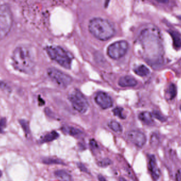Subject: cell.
Segmentation results:
<instances>
[{
  "label": "cell",
  "mask_w": 181,
  "mask_h": 181,
  "mask_svg": "<svg viewBox=\"0 0 181 181\" xmlns=\"http://www.w3.org/2000/svg\"><path fill=\"white\" fill-rule=\"evenodd\" d=\"M58 137H59V134L56 131H53L46 135L41 140V142L42 143L51 142L54 140L56 139Z\"/></svg>",
  "instance_id": "cell-17"
},
{
  "label": "cell",
  "mask_w": 181,
  "mask_h": 181,
  "mask_svg": "<svg viewBox=\"0 0 181 181\" xmlns=\"http://www.w3.org/2000/svg\"><path fill=\"white\" fill-rule=\"evenodd\" d=\"M62 130L64 133L69 134L72 136L79 137L83 134L82 131L74 127H64L62 128Z\"/></svg>",
  "instance_id": "cell-15"
},
{
  "label": "cell",
  "mask_w": 181,
  "mask_h": 181,
  "mask_svg": "<svg viewBox=\"0 0 181 181\" xmlns=\"http://www.w3.org/2000/svg\"><path fill=\"white\" fill-rule=\"evenodd\" d=\"M0 89H3L4 91H8L9 89V87L5 83L3 82L2 81H0Z\"/></svg>",
  "instance_id": "cell-27"
},
{
  "label": "cell",
  "mask_w": 181,
  "mask_h": 181,
  "mask_svg": "<svg viewBox=\"0 0 181 181\" xmlns=\"http://www.w3.org/2000/svg\"><path fill=\"white\" fill-rule=\"evenodd\" d=\"M47 74L54 82L60 87H66L72 82V79L70 76L55 68H49Z\"/></svg>",
  "instance_id": "cell-5"
},
{
  "label": "cell",
  "mask_w": 181,
  "mask_h": 181,
  "mask_svg": "<svg viewBox=\"0 0 181 181\" xmlns=\"http://www.w3.org/2000/svg\"><path fill=\"white\" fill-rule=\"evenodd\" d=\"M152 113L148 112H143L139 114V119L144 124L150 125L154 123Z\"/></svg>",
  "instance_id": "cell-14"
},
{
  "label": "cell",
  "mask_w": 181,
  "mask_h": 181,
  "mask_svg": "<svg viewBox=\"0 0 181 181\" xmlns=\"http://www.w3.org/2000/svg\"><path fill=\"white\" fill-rule=\"evenodd\" d=\"M148 168L153 180L157 181L160 176V171L154 155H151L148 157Z\"/></svg>",
  "instance_id": "cell-10"
},
{
  "label": "cell",
  "mask_w": 181,
  "mask_h": 181,
  "mask_svg": "<svg viewBox=\"0 0 181 181\" xmlns=\"http://www.w3.org/2000/svg\"><path fill=\"white\" fill-rule=\"evenodd\" d=\"M113 112L115 116H117L120 119H124L125 118V117L124 116V115L123 114V109L122 108H120V107H117V108H114V109L113 110Z\"/></svg>",
  "instance_id": "cell-23"
},
{
  "label": "cell",
  "mask_w": 181,
  "mask_h": 181,
  "mask_svg": "<svg viewBox=\"0 0 181 181\" xmlns=\"http://www.w3.org/2000/svg\"><path fill=\"white\" fill-rule=\"evenodd\" d=\"M128 49V44L127 41L120 40L110 44L107 49V54L113 59H118L127 53Z\"/></svg>",
  "instance_id": "cell-6"
},
{
  "label": "cell",
  "mask_w": 181,
  "mask_h": 181,
  "mask_svg": "<svg viewBox=\"0 0 181 181\" xmlns=\"http://www.w3.org/2000/svg\"><path fill=\"white\" fill-rule=\"evenodd\" d=\"M169 33L173 39L174 47L176 49H179L181 47V37L178 32L169 31Z\"/></svg>",
  "instance_id": "cell-13"
},
{
  "label": "cell",
  "mask_w": 181,
  "mask_h": 181,
  "mask_svg": "<svg viewBox=\"0 0 181 181\" xmlns=\"http://www.w3.org/2000/svg\"><path fill=\"white\" fill-rule=\"evenodd\" d=\"M178 18H179V19H181V16H178Z\"/></svg>",
  "instance_id": "cell-34"
},
{
  "label": "cell",
  "mask_w": 181,
  "mask_h": 181,
  "mask_svg": "<svg viewBox=\"0 0 181 181\" xmlns=\"http://www.w3.org/2000/svg\"><path fill=\"white\" fill-rule=\"evenodd\" d=\"M2 176V172L0 171V177Z\"/></svg>",
  "instance_id": "cell-33"
},
{
  "label": "cell",
  "mask_w": 181,
  "mask_h": 181,
  "mask_svg": "<svg viewBox=\"0 0 181 181\" xmlns=\"http://www.w3.org/2000/svg\"><path fill=\"white\" fill-rule=\"evenodd\" d=\"M12 16L6 6L0 7V37L9 31L12 25Z\"/></svg>",
  "instance_id": "cell-4"
},
{
  "label": "cell",
  "mask_w": 181,
  "mask_h": 181,
  "mask_svg": "<svg viewBox=\"0 0 181 181\" xmlns=\"http://www.w3.org/2000/svg\"><path fill=\"white\" fill-rule=\"evenodd\" d=\"M95 101L103 109L111 108L113 103L111 97L103 92H99L95 95Z\"/></svg>",
  "instance_id": "cell-9"
},
{
  "label": "cell",
  "mask_w": 181,
  "mask_h": 181,
  "mask_svg": "<svg viewBox=\"0 0 181 181\" xmlns=\"http://www.w3.org/2000/svg\"><path fill=\"white\" fill-rule=\"evenodd\" d=\"M112 163V162L111 161V159L108 158H105L98 161V162H97V165L100 167H106L108 166L111 165Z\"/></svg>",
  "instance_id": "cell-20"
},
{
  "label": "cell",
  "mask_w": 181,
  "mask_h": 181,
  "mask_svg": "<svg viewBox=\"0 0 181 181\" xmlns=\"http://www.w3.org/2000/svg\"><path fill=\"white\" fill-rule=\"evenodd\" d=\"M77 166L78 168H79V170L81 171L84 172V173H89V171L87 168H86L85 166L82 163H77Z\"/></svg>",
  "instance_id": "cell-25"
},
{
  "label": "cell",
  "mask_w": 181,
  "mask_h": 181,
  "mask_svg": "<svg viewBox=\"0 0 181 181\" xmlns=\"http://www.w3.org/2000/svg\"><path fill=\"white\" fill-rule=\"evenodd\" d=\"M127 138L131 143L138 147L141 148L146 142V137L144 133L138 130H132L127 133Z\"/></svg>",
  "instance_id": "cell-8"
},
{
  "label": "cell",
  "mask_w": 181,
  "mask_h": 181,
  "mask_svg": "<svg viewBox=\"0 0 181 181\" xmlns=\"http://www.w3.org/2000/svg\"><path fill=\"white\" fill-rule=\"evenodd\" d=\"M119 181H127L125 178H122V177H120V178H119Z\"/></svg>",
  "instance_id": "cell-31"
},
{
  "label": "cell",
  "mask_w": 181,
  "mask_h": 181,
  "mask_svg": "<svg viewBox=\"0 0 181 181\" xmlns=\"http://www.w3.org/2000/svg\"><path fill=\"white\" fill-rule=\"evenodd\" d=\"M55 176L60 181H73L72 176L64 170H57L54 173Z\"/></svg>",
  "instance_id": "cell-12"
},
{
  "label": "cell",
  "mask_w": 181,
  "mask_h": 181,
  "mask_svg": "<svg viewBox=\"0 0 181 181\" xmlns=\"http://www.w3.org/2000/svg\"><path fill=\"white\" fill-rule=\"evenodd\" d=\"M89 146L92 148V149H96L98 148V145L94 139L90 140Z\"/></svg>",
  "instance_id": "cell-26"
},
{
  "label": "cell",
  "mask_w": 181,
  "mask_h": 181,
  "mask_svg": "<svg viewBox=\"0 0 181 181\" xmlns=\"http://www.w3.org/2000/svg\"><path fill=\"white\" fill-rule=\"evenodd\" d=\"M134 72L137 75L140 76H146L150 73L149 69L146 66L143 65L137 67L136 68H135L134 70Z\"/></svg>",
  "instance_id": "cell-16"
},
{
  "label": "cell",
  "mask_w": 181,
  "mask_h": 181,
  "mask_svg": "<svg viewBox=\"0 0 181 181\" xmlns=\"http://www.w3.org/2000/svg\"><path fill=\"white\" fill-rule=\"evenodd\" d=\"M108 126L115 133H121L122 131V127L120 124L115 121H111L109 124Z\"/></svg>",
  "instance_id": "cell-19"
},
{
  "label": "cell",
  "mask_w": 181,
  "mask_h": 181,
  "mask_svg": "<svg viewBox=\"0 0 181 181\" xmlns=\"http://www.w3.org/2000/svg\"><path fill=\"white\" fill-rule=\"evenodd\" d=\"M176 181H181V168L178 169L176 173Z\"/></svg>",
  "instance_id": "cell-28"
},
{
  "label": "cell",
  "mask_w": 181,
  "mask_h": 181,
  "mask_svg": "<svg viewBox=\"0 0 181 181\" xmlns=\"http://www.w3.org/2000/svg\"><path fill=\"white\" fill-rule=\"evenodd\" d=\"M168 93L169 94L170 98L171 100L175 97V96L177 94V91H176V87L174 84H171L169 86Z\"/></svg>",
  "instance_id": "cell-22"
},
{
  "label": "cell",
  "mask_w": 181,
  "mask_h": 181,
  "mask_svg": "<svg viewBox=\"0 0 181 181\" xmlns=\"http://www.w3.org/2000/svg\"><path fill=\"white\" fill-rule=\"evenodd\" d=\"M89 30L95 38L102 41L110 39L115 33L113 25L109 21L101 18L91 19L89 22Z\"/></svg>",
  "instance_id": "cell-2"
},
{
  "label": "cell",
  "mask_w": 181,
  "mask_h": 181,
  "mask_svg": "<svg viewBox=\"0 0 181 181\" xmlns=\"http://www.w3.org/2000/svg\"><path fill=\"white\" fill-rule=\"evenodd\" d=\"M180 109H181V107H180Z\"/></svg>",
  "instance_id": "cell-35"
},
{
  "label": "cell",
  "mask_w": 181,
  "mask_h": 181,
  "mask_svg": "<svg viewBox=\"0 0 181 181\" xmlns=\"http://www.w3.org/2000/svg\"><path fill=\"white\" fill-rule=\"evenodd\" d=\"M46 51L52 60L66 69L70 68L72 58L63 48L59 46H49L47 48Z\"/></svg>",
  "instance_id": "cell-3"
},
{
  "label": "cell",
  "mask_w": 181,
  "mask_h": 181,
  "mask_svg": "<svg viewBox=\"0 0 181 181\" xmlns=\"http://www.w3.org/2000/svg\"><path fill=\"white\" fill-rule=\"evenodd\" d=\"M118 84L122 87H133L136 85L137 81L133 77L127 75L120 77L119 80Z\"/></svg>",
  "instance_id": "cell-11"
},
{
  "label": "cell",
  "mask_w": 181,
  "mask_h": 181,
  "mask_svg": "<svg viewBox=\"0 0 181 181\" xmlns=\"http://www.w3.org/2000/svg\"><path fill=\"white\" fill-rule=\"evenodd\" d=\"M12 60L16 69L23 73H31L34 68V58L28 48L24 46L16 48L13 52Z\"/></svg>",
  "instance_id": "cell-1"
},
{
  "label": "cell",
  "mask_w": 181,
  "mask_h": 181,
  "mask_svg": "<svg viewBox=\"0 0 181 181\" xmlns=\"http://www.w3.org/2000/svg\"><path fill=\"white\" fill-rule=\"evenodd\" d=\"M70 101L73 108L81 113H85L88 109V102L85 96L79 91H76L70 95Z\"/></svg>",
  "instance_id": "cell-7"
},
{
  "label": "cell",
  "mask_w": 181,
  "mask_h": 181,
  "mask_svg": "<svg viewBox=\"0 0 181 181\" xmlns=\"http://www.w3.org/2000/svg\"><path fill=\"white\" fill-rule=\"evenodd\" d=\"M152 117H155L156 119H157L159 121H161L162 122H164L166 121L165 117H164V115H163L161 112H159L158 111H154L152 113Z\"/></svg>",
  "instance_id": "cell-24"
},
{
  "label": "cell",
  "mask_w": 181,
  "mask_h": 181,
  "mask_svg": "<svg viewBox=\"0 0 181 181\" xmlns=\"http://www.w3.org/2000/svg\"><path fill=\"white\" fill-rule=\"evenodd\" d=\"M3 133V128L0 127V133Z\"/></svg>",
  "instance_id": "cell-32"
},
{
  "label": "cell",
  "mask_w": 181,
  "mask_h": 181,
  "mask_svg": "<svg viewBox=\"0 0 181 181\" xmlns=\"http://www.w3.org/2000/svg\"><path fill=\"white\" fill-rule=\"evenodd\" d=\"M19 122L25 134L27 135L30 133V128L28 122L25 120L22 119L19 120Z\"/></svg>",
  "instance_id": "cell-21"
},
{
  "label": "cell",
  "mask_w": 181,
  "mask_h": 181,
  "mask_svg": "<svg viewBox=\"0 0 181 181\" xmlns=\"http://www.w3.org/2000/svg\"><path fill=\"white\" fill-rule=\"evenodd\" d=\"M98 180L99 181H107L105 177L101 174L98 175Z\"/></svg>",
  "instance_id": "cell-29"
},
{
  "label": "cell",
  "mask_w": 181,
  "mask_h": 181,
  "mask_svg": "<svg viewBox=\"0 0 181 181\" xmlns=\"http://www.w3.org/2000/svg\"><path fill=\"white\" fill-rule=\"evenodd\" d=\"M156 1L159 3H164V4L167 3L168 2V0H156Z\"/></svg>",
  "instance_id": "cell-30"
},
{
  "label": "cell",
  "mask_w": 181,
  "mask_h": 181,
  "mask_svg": "<svg viewBox=\"0 0 181 181\" xmlns=\"http://www.w3.org/2000/svg\"><path fill=\"white\" fill-rule=\"evenodd\" d=\"M42 163L45 164L51 165V164H61L65 165V163L61 159L54 158H44L42 159Z\"/></svg>",
  "instance_id": "cell-18"
}]
</instances>
